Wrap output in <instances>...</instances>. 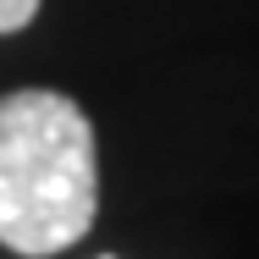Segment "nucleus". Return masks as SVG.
Instances as JSON below:
<instances>
[{"label": "nucleus", "instance_id": "nucleus-1", "mask_svg": "<svg viewBox=\"0 0 259 259\" xmlns=\"http://www.w3.org/2000/svg\"><path fill=\"white\" fill-rule=\"evenodd\" d=\"M100 209L94 127L55 89L0 100V243L22 259L72 248Z\"/></svg>", "mask_w": 259, "mask_h": 259}, {"label": "nucleus", "instance_id": "nucleus-2", "mask_svg": "<svg viewBox=\"0 0 259 259\" xmlns=\"http://www.w3.org/2000/svg\"><path fill=\"white\" fill-rule=\"evenodd\" d=\"M33 11H39V0H0V33L28 28V22H33Z\"/></svg>", "mask_w": 259, "mask_h": 259}]
</instances>
